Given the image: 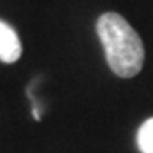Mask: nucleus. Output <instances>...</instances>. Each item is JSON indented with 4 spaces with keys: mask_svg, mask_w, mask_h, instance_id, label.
Returning a JSON list of instances; mask_svg holds the SVG:
<instances>
[{
    "mask_svg": "<svg viewBox=\"0 0 153 153\" xmlns=\"http://www.w3.org/2000/svg\"><path fill=\"white\" fill-rule=\"evenodd\" d=\"M136 143L141 153H153V117L146 119L138 129Z\"/></svg>",
    "mask_w": 153,
    "mask_h": 153,
    "instance_id": "obj_3",
    "label": "nucleus"
},
{
    "mask_svg": "<svg viewBox=\"0 0 153 153\" xmlns=\"http://www.w3.org/2000/svg\"><path fill=\"white\" fill-rule=\"evenodd\" d=\"M97 36L104 46L105 60L117 76L138 75L145 61V48L138 33L123 16L107 12L97 19Z\"/></svg>",
    "mask_w": 153,
    "mask_h": 153,
    "instance_id": "obj_1",
    "label": "nucleus"
},
{
    "mask_svg": "<svg viewBox=\"0 0 153 153\" xmlns=\"http://www.w3.org/2000/svg\"><path fill=\"white\" fill-rule=\"evenodd\" d=\"M22 46L19 36L7 22L0 21V60L4 63H14L21 58Z\"/></svg>",
    "mask_w": 153,
    "mask_h": 153,
    "instance_id": "obj_2",
    "label": "nucleus"
}]
</instances>
